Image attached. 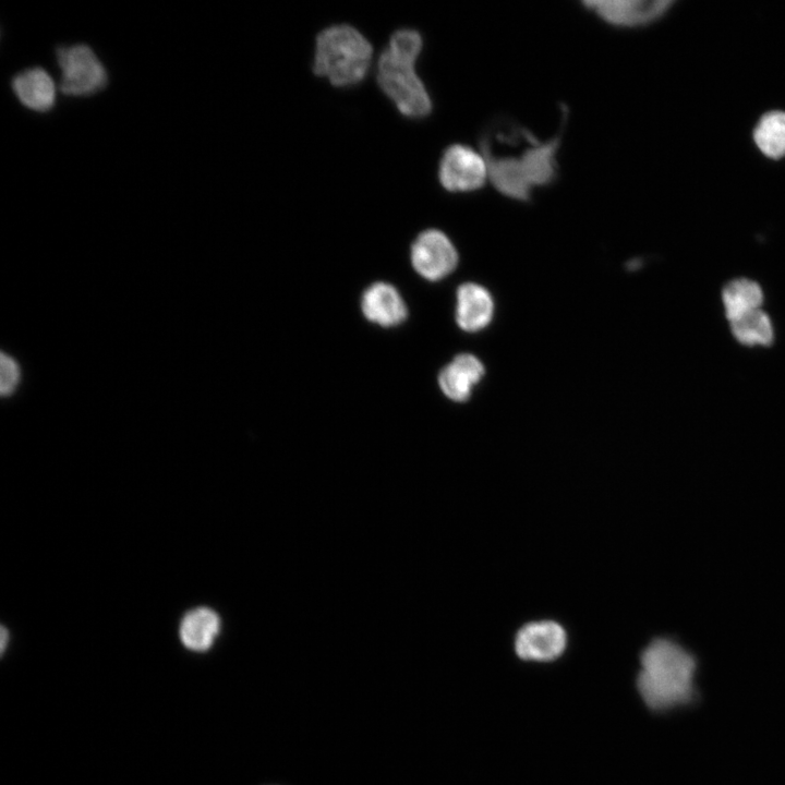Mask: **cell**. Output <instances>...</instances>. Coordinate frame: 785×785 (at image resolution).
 Wrapping results in <instances>:
<instances>
[{"label":"cell","instance_id":"obj_1","mask_svg":"<svg viewBox=\"0 0 785 785\" xmlns=\"http://www.w3.org/2000/svg\"><path fill=\"white\" fill-rule=\"evenodd\" d=\"M561 134L541 141L526 126L498 120L481 134L479 146L488 181L508 198L527 202L536 188L557 177Z\"/></svg>","mask_w":785,"mask_h":785},{"label":"cell","instance_id":"obj_2","mask_svg":"<svg viewBox=\"0 0 785 785\" xmlns=\"http://www.w3.org/2000/svg\"><path fill=\"white\" fill-rule=\"evenodd\" d=\"M696 660L678 643L659 638L642 652L638 691L652 710L663 711L689 702L695 688Z\"/></svg>","mask_w":785,"mask_h":785},{"label":"cell","instance_id":"obj_3","mask_svg":"<svg viewBox=\"0 0 785 785\" xmlns=\"http://www.w3.org/2000/svg\"><path fill=\"white\" fill-rule=\"evenodd\" d=\"M422 45L419 32L399 29L391 35L377 62L378 86L400 113L413 119L426 117L433 106L414 67Z\"/></svg>","mask_w":785,"mask_h":785},{"label":"cell","instance_id":"obj_4","mask_svg":"<svg viewBox=\"0 0 785 785\" xmlns=\"http://www.w3.org/2000/svg\"><path fill=\"white\" fill-rule=\"evenodd\" d=\"M373 57L370 41L350 25H333L316 37L313 71L339 87L360 83Z\"/></svg>","mask_w":785,"mask_h":785},{"label":"cell","instance_id":"obj_5","mask_svg":"<svg viewBox=\"0 0 785 785\" xmlns=\"http://www.w3.org/2000/svg\"><path fill=\"white\" fill-rule=\"evenodd\" d=\"M56 60L61 73L59 88L67 96H92L108 84L106 67L86 44L59 46Z\"/></svg>","mask_w":785,"mask_h":785},{"label":"cell","instance_id":"obj_6","mask_svg":"<svg viewBox=\"0 0 785 785\" xmlns=\"http://www.w3.org/2000/svg\"><path fill=\"white\" fill-rule=\"evenodd\" d=\"M438 180L449 192H473L488 180L486 161L481 154L464 144L447 147L439 160Z\"/></svg>","mask_w":785,"mask_h":785},{"label":"cell","instance_id":"obj_7","mask_svg":"<svg viewBox=\"0 0 785 785\" xmlns=\"http://www.w3.org/2000/svg\"><path fill=\"white\" fill-rule=\"evenodd\" d=\"M411 262L423 278L436 281L445 278L456 268L458 253L444 232L427 229L412 243Z\"/></svg>","mask_w":785,"mask_h":785},{"label":"cell","instance_id":"obj_8","mask_svg":"<svg viewBox=\"0 0 785 785\" xmlns=\"http://www.w3.org/2000/svg\"><path fill=\"white\" fill-rule=\"evenodd\" d=\"M567 636L564 628L552 620L533 621L524 625L517 633L515 649L526 661L548 662L557 659L565 650Z\"/></svg>","mask_w":785,"mask_h":785},{"label":"cell","instance_id":"obj_9","mask_svg":"<svg viewBox=\"0 0 785 785\" xmlns=\"http://www.w3.org/2000/svg\"><path fill=\"white\" fill-rule=\"evenodd\" d=\"M673 4L671 0H591L583 5L614 26L635 27L661 17Z\"/></svg>","mask_w":785,"mask_h":785},{"label":"cell","instance_id":"obj_10","mask_svg":"<svg viewBox=\"0 0 785 785\" xmlns=\"http://www.w3.org/2000/svg\"><path fill=\"white\" fill-rule=\"evenodd\" d=\"M17 100L35 112L50 111L57 100V86L47 70L40 67L17 72L11 80Z\"/></svg>","mask_w":785,"mask_h":785},{"label":"cell","instance_id":"obj_11","mask_svg":"<svg viewBox=\"0 0 785 785\" xmlns=\"http://www.w3.org/2000/svg\"><path fill=\"white\" fill-rule=\"evenodd\" d=\"M361 307L364 316L383 327L401 324L408 310L398 290L386 282H375L362 295Z\"/></svg>","mask_w":785,"mask_h":785},{"label":"cell","instance_id":"obj_12","mask_svg":"<svg viewBox=\"0 0 785 785\" xmlns=\"http://www.w3.org/2000/svg\"><path fill=\"white\" fill-rule=\"evenodd\" d=\"M484 373V366L478 358L462 353L440 371L439 387L449 399L463 402L470 398L473 386L482 379Z\"/></svg>","mask_w":785,"mask_h":785},{"label":"cell","instance_id":"obj_13","mask_svg":"<svg viewBox=\"0 0 785 785\" xmlns=\"http://www.w3.org/2000/svg\"><path fill=\"white\" fill-rule=\"evenodd\" d=\"M494 313V302L482 286L467 282L457 290L456 321L466 331H479L486 327Z\"/></svg>","mask_w":785,"mask_h":785},{"label":"cell","instance_id":"obj_14","mask_svg":"<svg viewBox=\"0 0 785 785\" xmlns=\"http://www.w3.org/2000/svg\"><path fill=\"white\" fill-rule=\"evenodd\" d=\"M220 630L218 614L208 607L188 612L179 626V638L188 650L196 653L208 651Z\"/></svg>","mask_w":785,"mask_h":785},{"label":"cell","instance_id":"obj_15","mask_svg":"<svg viewBox=\"0 0 785 785\" xmlns=\"http://www.w3.org/2000/svg\"><path fill=\"white\" fill-rule=\"evenodd\" d=\"M734 337L744 345L770 346L773 341V327L769 316L760 309L741 313L729 319Z\"/></svg>","mask_w":785,"mask_h":785},{"label":"cell","instance_id":"obj_16","mask_svg":"<svg viewBox=\"0 0 785 785\" xmlns=\"http://www.w3.org/2000/svg\"><path fill=\"white\" fill-rule=\"evenodd\" d=\"M722 299L726 317L729 321L747 311L760 309L763 293L756 281L739 278L729 281L723 288Z\"/></svg>","mask_w":785,"mask_h":785},{"label":"cell","instance_id":"obj_17","mask_svg":"<svg viewBox=\"0 0 785 785\" xmlns=\"http://www.w3.org/2000/svg\"><path fill=\"white\" fill-rule=\"evenodd\" d=\"M754 142L768 157L785 156V112L773 111L762 117L754 130Z\"/></svg>","mask_w":785,"mask_h":785},{"label":"cell","instance_id":"obj_18","mask_svg":"<svg viewBox=\"0 0 785 785\" xmlns=\"http://www.w3.org/2000/svg\"><path fill=\"white\" fill-rule=\"evenodd\" d=\"M1 378H0V392L4 396L12 395L21 377V371L17 362L10 355L1 353Z\"/></svg>","mask_w":785,"mask_h":785},{"label":"cell","instance_id":"obj_19","mask_svg":"<svg viewBox=\"0 0 785 785\" xmlns=\"http://www.w3.org/2000/svg\"><path fill=\"white\" fill-rule=\"evenodd\" d=\"M0 637H1V638H0V640H1V641H0V648H1V653L3 654L4 651H5V648H7V645H8V641H9V631L5 629V627H1V635H0Z\"/></svg>","mask_w":785,"mask_h":785}]
</instances>
